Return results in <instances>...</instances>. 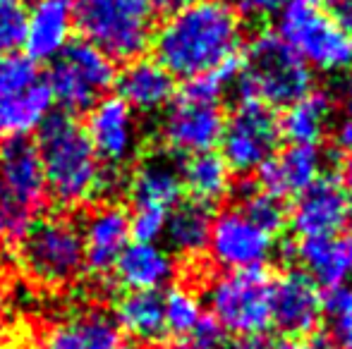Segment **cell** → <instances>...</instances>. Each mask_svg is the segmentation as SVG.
I'll use <instances>...</instances> for the list:
<instances>
[{
    "label": "cell",
    "instance_id": "obj_42",
    "mask_svg": "<svg viewBox=\"0 0 352 349\" xmlns=\"http://www.w3.org/2000/svg\"><path fill=\"white\" fill-rule=\"evenodd\" d=\"M343 106H345V112H348L350 122H352V80L345 84V91H343Z\"/></svg>",
    "mask_w": 352,
    "mask_h": 349
},
{
    "label": "cell",
    "instance_id": "obj_32",
    "mask_svg": "<svg viewBox=\"0 0 352 349\" xmlns=\"http://www.w3.org/2000/svg\"><path fill=\"white\" fill-rule=\"evenodd\" d=\"M38 65L22 53H3L0 56V101H8L27 88L38 84Z\"/></svg>",
    "mask_w": 352,
    "mask_h": 349
},
{
    "label": "cell",
    "instance_id": "obj_22",
    "mask_svg": "<svg viewBox=\"0 0 352 349\" xmlns=\"http://www.w3.org/2000/svg\"><path fill=\"white\" fill-rule=\"evenodd\" d=\"M46 349H130L106 311H77L48 330Z\"/></svg>",
    "mask_w": 352,
    "mask_h": 349
},
{
    "label": "cell",
    "instance_id": "obj_26",
    "mask_svg": "<svg viewBox=\"0 0 352 349\" xmlns=\"http://www.w3.org/2000/svg\"><path fill=\"white\" fill-rule=\"evenodd\" d=\"M113 321L122 335L140 342H156L166 335L163 297L158 292H125L116 302Z\"/></svg>",
    "mask_w": 352,
    "mask_h": 349
},
{
    "label": "cell",
    "instance_id": "obj_16",
    "mask_svg": "<svg viewBox=\"0 0 352 349\" xmlns=\"http://www.w3.org/2000/svg\"><path fill=\"white\" fill-rule=\"evenodd\" d=\"M84 268L94 275L113 270L122 249L130 244V210L120 204H101L87 215L82 228Z\"/></svg>",
    "mask_w": 352,
    "mask_h": 349
},
{
    "label": "cell",
    "instance_id": "obj_18",
    "mask_svg": "<svg viewBox=\"0 0 352 349\" xmlns=\"http://www.w3.org/2000/svg\"><path fill=\"white\" fill-rule=\"evenodd\" d=\"M74 27L70 0H36L27 10L24 27V56L34 62H51L70 43Z\"/></svg>",
    "mask_w": 352,
    "mask_h": 349
},
{
    "label": "cell",
    "instance_id": "obj_33",
    "mask_svg": "<svg viewBox=\"0 0 352 349\" xmlns=\"http://www.w3.org/2000/svg\"><path fill=\"white\" fill-rule=\"evenodd\" d=\"M27 10L24 0H0V53H14L22 46Z\"/></svg>",
    "mask_w": 352,
    "mask_h": 349
},
{
    "label": "cell",
    "instance_id": "obj_12",
    "mask_svg": "<svg viewBox=\"0 0 352 349\" xmlns=\"http://www.w3.org/2000/svg\"><path fill=\"white\" fill-rule=\"evenodd\" d=\"M206 252L223 270L264 268L276 252V237L264 232L237 206H232L213 215Z\"/></svg>",
    "mask_w": 352,
    "mask_h": 349
},
{
    "label": "cell",
    "instance_id": "obj_40",
    "mask_svg": "<svg viewBox=\"0 0 352 349\" xmlns=\"http://www.w3.org/2000/svg\"><path fill=\"white\" fill-rule=\"evenodd\" d=\"M232 349H271V342L264 335H247L232 345Z\"/></svg>",
    "mask_w": 352,
    "mask_h": 349
},
{
    "label": "cell",
    "instance_id": "obj_1",
    "mask_svg": "<svg viewBox=\"0 0 352 349\" xmlns=\"http://www.w3.org/2000/svg\"><path fill=\"white\" fill-rule=\"evenodd\" d=\"M153 60L175 80L223 72L232 82L245 48V24L228 0H201L168 14L153 32Z\"/></svg>",
    "mask_w": 352,
    "mask_h": 349
},
{
    "label": "cell",
    "instance_id": "obj_29",
    "mask_svg": "<svg viewBox=\"0 0 352 349\" xmlns=\"http://www.w3.org/2000/svg\"><path fill=\"white\" fill-rule=\"evenodd\" d=\"M163 297V323H166V333L175 337H190L192 330L199 326V321L206 316L204 302L195 289L185 287V285H175L170 287Z\"/></svg>",
    "mask_w": 352,
    "mask_h": 349
},
{
    "label": "cell",
    "instance_id": "obj_9",
    "mask_svg": "<svg viewBox=\"0 0 352 349\" xmlns=\"http://www.w3.org/2000/svg\"><path fill=\"white\" fill-rule=\"evenodd\" d=\"M17 247L24 273L48 287L70 285L84 270L82 230L67 215L36 218Z\"/></svg>",
    "mask_w": 352,
    "mask_h": 349
},
{
    "label": "cell",
    "instance_id": "obj_28",
    "mask_svg": "<svg viewBox=\"0 0 352 349\" xmlns=\"http://www.w3.org/2000/svg\"><path fill=\"white\" fill-rule=\"evenodd\" d=\"M182 186L190 191L192 201L204 204L211 208V204L223 201L232 189V173L221 158V154H199L187 158V163L180 168Z\"/></svg>",
    "mask_w": 352,
    "mask_h": 349
},
{
    "label": "cell",
    "instance_id": "obj_25",
    "mask_svg": "<svg viewBox=\"0 0 352 349\" xmlns=\"http://www.w3.org/2000/svg\"><path fill=\"white\" fill-rule=\"evenodd\" d=\"M211 208L197 201H180L175 208L168 213L166 230L163 237L168 242V252L180 254L185 258L201 256L206 252L209 244V232H211Z\"/></svg>",
    "mask_w": 352,
    "mask_h": 349
},
{
    "label": "cell",
    "instance_id": "obj_13",
    "mask_svg": "<svg viewBox=\"0 0 352 349\" xmlns=\"http://www.w3.org/2000/svg\"><path fill=\"white\" fill-rule=\"evenodd\" d=\"M87 136L101 163L111 170L122 168L137 154L140 127L135 110L122 98L106 96L87 110Z\"/></svg>",
    "mask_w": 352,
    "mask_h": 349
},
{
    "label": "cell",
    "instance_id": "obj_30",
    "mask_svg": "<svg viewBox=\"0 0 352 349\" xmlns=\"http://www.w3.org/2000/svg\"><path fill=\"white\" fill-rule=\"evenodd\" d=\"M237 208H240L252 223L259 225L264 232L274 234V237L285 228L287 215H290L285 208V201L269 194V191H264L261 186H245L242 201Z\"/></svg>",
    "mask_w": 352,
    "mask_h": 349
},
{
    "label": "cell",
    "instance_id": "obj_19",
    "mask_svg": "<svg viewBox=\"0 0 352 349\" xmlns=\"http://www.w3.org/2000/svg\"><path fill=\"white\" fill-rule=\"evenodd\" d=\"M182 194H185V186H182L180 168L163 156L142 160L127 180L132 210L168 215L182 201Z\"/></svg>",
    "mask_w": 352,
    "mask_h": 349
},
{
    "label": "cell",
    "instance_id": "obj_10",
    "mask_svg": "<svg viewBox=\"0 0 352 349\" xmlns=\"http://www.w3.org/2000/svg\"><path fill=\"white\" fill-rule=\"evenodd\" d=\"M116 62L87 41H70L63 53L51 60L48 67V88L53 103L67 115L87 112L116 86Z\"/></svg>",
    "mask_w": 352,
    "mask_h": 349
},
{
    "label": "cell",
    "instance_id": "obj_6",
    "mask_svg": "<svg viewBox=\"0 0 352 349\" xmlns=\"http://www.w3.org/2000/svg\"><path fill=\"white\" fill-rule=\"evenodd\" d=\"M46 180L38 149L27 136L0 144V242L19 244L46 206Z\"/></svg>",
    "mask_w": 352,
    "mask_h": 349
},
{
    "label": "cell",
    "instance_id": "obj_11",
    "mask_svg": "<svg viewBox=\"0 0 352 349\" xmlns=\"http://www.w3.org/2000/svg\"><path fill=\"white\" fill-rule=\"evenodd\" d=\"M280 125L274 108L256 101H240L226 117L221 134V158L230 173L252 175L278 151Z\"/></svg>",
    "mask_w": 352,
    "mask_h": 349
},
{
    "label": "cell",
    "instance_id": "obj_20",
    "mask_svg": "<svg viewBox=\"0 0 352 349\" xmlns=\"http://www.w3.org/2000/svg\"><path fill=\"white\" fill-rule=\"evenodd\" d=\"M111 273L125 292H158L175 278V258L158 242H132Z\"/></svg>",
    "mask_w": 352,
    "mask_h": 349
},
{
    "label": "cell",
    "instance_id": "obj_7",
    "mask_svg": "<svg viewBox=\"0 0 352 349\" xmlns=\"http://www.w3.org/2000/svg\"><path fill=\"white\" fill-rule=\"evenodd\" d=\"M274 278L264 268L226 270L206 285L209 316L228 335H264L271 326Z\"/></svg>",
    "mask_w": 352,
    "mask_h": 349
},
{
    "label": "cell",
    "instance_id": "obj_27",
    "mask_svg": "<svg viewBox=\"0 0 352 349\" xmlns=\"http://www.w3.org/2000/svg\"><path fill=\"white\" fill-rule=\"evenodd\" d=\"M53 115V96L46 82L0 101V136H27Z\"/></svg>",
    "mask_w": 352,
    "mask_h": 349
},
{
    "label": "cell",
    "instance_id": "obj_34",
    "mask_svg": "<svg viewBox=\"0 0 352 349\" xmlns=\"http://www.w3.org/2000/svg\"><path fill=\"white\" fill-rule=\"evenodd\" d=\"M168 215L151 213V210H132L130 213V237L135 242H158L166 230Z\"/></svg>",
    "mask_w": 352,
    "mask_h": 349
},
{
    "label": "cell",
    "instance_id": "obj_23",
    "mask_svg": "<svg viewBox=\"0 0 352 349\" xmlns=\"http://www.w3.org/2000/svg\"><path fill=\"white\" fill-rule=\"evenodd\" d=\"M295 256L302 270L316 285L338 287L352 282V234H331L319 239H300Z\"/></svg>",
    "mask_w": 352,
    "mask_h": 349
},
{
    "label": "cell",
    "instance_id": "obj_15",
    "mask_svg": "<svg viewBox=\"0 0 352 349\" xmlns=\"http://www.w3.org/2000/svg\"><path fill=\"white\" fill-rule=\"evenodd\" d=\"M348 208L350 199L343 182L333 175H324L297 196L287 223L300 239L331 237L345 228Z\"/></svg>",
    "mask_w": 352,
    "mask_h": 349
},
{
    "label": "cell",
    "instance_id": "obj_43",
    "mask_svg": "<svg viewBox=\"0 0 352 349\" xmlns=\"http://www.w3.org/2000/svg\"><path fill=\"white\" fill-rule=\"evenodd\" d=\"M345 225L350 228V234H352V204H350V208H348V218H345Z\"/></svg>",
    "mask_w": 352,
    "mask_h": 349
},
{
    "label": "cell",
    "instance_id": "obj_41",
    "mask_svg": "<svg viewBox=\"0 0 352 349\" xmlns=\"http://www.w3.org/2000/svg\"><path fill=\"white\" fill-rule=\"evenodd\" d=\"M336 17L343 22L345 32H348V36H350V46H352V0H345V3L340 5V12L336 14Z\"/></svg>",
    "mask_w": 352,
    "mask_h": 349
},
{
    "label": "cell",
    "instance_id": "obj_2",
    "mask_svg": "<svg viewBox=\"0 0 352 349\" xmlns=\"http://www.w3.org/2000/svg\"><path fill=\"white\" fill-rule=\"evenodd\" d=\"M36 149L43 165L46 194L67 208L89 204L96 196L113 191L120 182L118 170L101 163L84 125L67 112L48 115L38 127Z\"/></svg>",
    "mask_w": 352,
    "mask_h": 349
},
{
    "label": "cell",
    "instance_id": "obj_21",
    "mask_svg": "<svg viewBox=\"0 0 352 349\" xmlns=\"http://www.w3.org/2000/svg\"><path fill=\"white\" fill-rule=\"evenodd\" d=\"M116 86L118 98L142 115L166 110L175 96V80L151 58L127 62L125 70L116 77Z\"/></svg>",
    "mask_w": 352,
    "mask_h": 349
},
{
    "label": "cell",
    "instance_id": "obj_3",
    "mask_svg": "<svg viewBox=\"0 0 352 349\" xmlns=\"http://www.w3.org/2000/svg\"><path fill=\"white\" fill-rule=\"evenodd\" d=\"M228 84H232L230 77L213 72L187 80L177 96H173L161 122V139L170 154L192 158L218 146L226 125L221 98Z\"/></svg>",
    "mask_w": 352,
    "mask_h": 349
},
{
    "label": "cell",
    "instance_id": "obj_24",
    "mask_svg": "<svg viewBox=\"0 0 352 349\" xmlns=\"http://www.w3.org/2000/svg\"><path fill=\"white\" fill-rule=\"evenodd\" d=\"M280 136L297 146H319L333 125V98L326 91L305 93L285 108L278 120Z\"/></svg>",
    "mask_w": 352,
    "mask_h": 349
},
{
    "label": "cell",
    "instance_id": "obj_17",
    "mask_svg": "<svg viewBox=\"0 0 352 349\" xmlns=\"http://www.w3.org/2000/svg\"><path fill=\"white\" fill-rule=\"evenodd\" d=\"M324 165L326 160L319 146L290 144L276 151L256 170V180L264 191L278 196V199H287V196H300L319 177H324Z\"/></svg>",
    "mask_w": 352,
    "mask_h": 349
},
{
    "label": "cell",
    "instance_id": "obj_5",
    "mask_svg": "<svg viewBox=\"0 0 352 349\" xmlns=\"http://www.w3.org/2000/svg\"><path fill=\"white\" fill-rule=\"evenodd\" d=\"M232 84L240 88L242 101L287 108L311 91V70L276 36V32H264L242 48L240 70Z\"/></svg>",
    "mask_w": 352,
    "mask_h": 349
},
{
    "label": "cell",
    "instance_id": "obj_36",
    "mask_svg": "<svg viewBox=\"0 0 352 349\" xmlns=\"http://www.w3.org/2000/svg\"><path fill=\"white\" fill-rule=\"evenodd\" d=\"M336 144L343 154V180L345 186L352 191V122H343L336 132Z\"/></svg>",
    "mask_w": 352,
    "mask_h": 349
},
{
    "label": "cell",
    "instance_id": "obj_8",
    "mask_svg": "<svg viewBox=\"0 0 352 349\" xmlns=\"http://www.w3.org/2000/svg\"><path fill=\"white\" fill-rule=\"evenodd\" d=\"M276 36L309 70L340 72L350 67L352 46L343 22L321 5H292L278 14Z\"/></svg>",
    "mask_w": 352,
    "mask_h": 349
},
{
    "label": "cell",
    "instance_id": "obj_37",
    "mask_svg": "<svg viewBox=\"0 0 352 349\" xmlns=\"http://www.w3.org/2000/svg\"><path fill=\"white\" fill-rule=\"evenodd\" d=\"M271 349H336L331 337L326 335H302V337H283L278 342H271Z\"/></svg>",
    "mask_w": 352,
    "mask_h": 349
},
{
    "label": "cell",
    "instance_id": "obj_44",
    "mask_svg": "<svg viewBox=\"0 0 352 349\" xmlns=\"http://www.w3.org/2000/svg\"><path fill=\"white\" fill-rule=\"evenodd\" d=\"M146 349H166V347H146Z\"/></svg>",
    "mask_w": 352,
    "mask_h": 349
},
{
    "label": "cell",
    "instance_id": "obj_39",
    "mask_svg": "<svg viewBox=\"0 0 352 349\" xmlns=\"http://www.w3.org/2000/svg\"><path fill=\"white\" fill-rule=\"evenodd\" d=\"M197 3H201V0H151L153 10H161V12H168V14L180 12V10L190 8V5H197Z\"/></svg>",
    "mask_w": 352,
    "mask_h": 349
},
{
    "label": "cell",
    "instance_id": "obj_31",
    "mask_svg": "<svg viewBox=\"0 0 352 349\" xmlns=\"http://www.w3.org/2000/svg\"><path fill=\"white\" fill-rule=\"evenodd\" d=\"M324 318L336 349H352V285L329 287L324 294Z\"/></svg>",
    "mask_w": 352,
    "mask_h": 349
},
{
    "label": "cell",
    "instance_id": "obj_35",
    "mask_svg": "<svg viewBox=\"0 0 352 349\" xmlns=\"http://www.w3.org/2000/svg\"><path fill=\"white\" fill-rule=\"evenodd\" d=\"M228 333L206 313L190 335V349H228Z\"/></svg>",
    "mask_w": 352,
    "mask_h": 349
},
{
    "label": "cell",
    "instance_id": "obj_14",
    "mask_svg": "<svg viewBox=\"0 0 352 349\" xmlns=\"http://www.w3.org/2000/svg\"><path fill=\"white\" fill-rule=\"evenodd\" d=\"M324 321V294L305 270H290L274 280L271 292V323L285 337L316 333Z\"/></svg>",
    "mask_w": 352,
    "mask_h": 349
},
{
    "label": "cell",
    "instance_id": "obj_4",
    "mask_svg": "<svg viewBox=\"0 0 352 349\" xmlns=\"http://www.w3.org/2000/svg\"><path fill=\"white\" fill-rule=\"evenodd\" d=\"M72 19L82 41L106 53L113 62L142 58L156 32L151 0H74Z\"/></svg>",
    "mask_w": 352,
    "mask_h": 349
},
{
    "label": "cell",
    "instance_id": "obj_38",
    "mask_svg": "<svg viewBox=\"0 0 352 349\" xmlns=\"http://www.w3.org/2000/svg\"><path fill=\"white\" fill-rule=\"evenodd\" d=\"M324 0H245V8L256 14H274L283 12L292 5H321Z\"/></svg>",
    "mask_w": 352,
    "mask_h": 349
}]
</instances>
